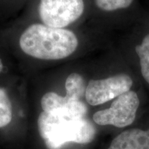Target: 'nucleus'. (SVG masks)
Returning a JSON list of instances; mask_svg holds the SVG:
<instances>
[{"label":"nucleus","mask_w":149,"mask_h":149,"mask_svg":"<svg viewBox=\"0 0 149 149\" xmlns=\"http://www.w3.org/2000/svg\"><path fill=\"white\" fill-rule=\"evenodd\" d=\"M133 0H95L99 8L104 11H114L128 8Z\"/></svg>","instance_id":"9b49d317"},{"label":"nucleus","mask_w":149,"mask_h":149,"mask_svg":"<svg viewBox=\"0 0 149 149\" xmlns=\"http://www.w3.org/2000/svg\"><path fill=\"white\" fill-rule=\"evenodd\" d=\"M37 125L48 149H60L69 142L88 144L96 133L95 128L86 117L62 111H42Z\"/></svg>","instance_id":"f03ea898"},{"label":"nucleus","mask_w":149,"mask_h":149,"mask_svg":"<svg viewBox=\"0 0 149 149\" xmlns=\"http://www.w3.org/2000/svg\"><path fill=\"white\" fill-rule=\"evenodd\" d=\"M108 149H149V129L125 130L112 141Z\"/></svg>","instance_id":"0eeeda50"},{"label":"nucleus","mask_w":149,"mask_h":149,"mask_svg":"<svg viewBox=\"0 0 149 149\" xmlns=\"http://www.w3.org/2000/svg\"><path fill=\"white\" fill-rule=\"evenodd\" d=\"M135 51L140 61L141 74L149 84V34L144 37L141 44L136 46Z\"/></svg>","instance_id":"9d476101"},{"label":"nucleus","mask_w":149,"mask_h":149,"mask_svg":"<svg viewBox=\"0 0 149 149\" xmlns=\"http://www.w3.org/2000/svg\"><path fill=\"white\" fill-rule=\"evenodd\" d=\"M84 0H41L39 15L42 24L57 29H66L82 15Z\"/></svg>","instance_id":"7ed1b4c3"},{"label":"nucleus","mask_w":149,"mask_h":149,"mask_svg":"<svg viewBox=\"0 0 149 149\" xmlns=\"http://www.w3.org/2000/svg\"><path fill=\"white\" fill-rule=\"evenodd\" d=\"M65 88L67 95L77 100H81L84 95H85L86 86L82 76L77 72H72L66 78Z\"/></svg>","instance_id":"6e6552de"},{"label":"nucleus","mask_w":149,"mask_h":149,"mask_svg":"<svg viewBox=\"0 0 149 149\" xmlns=\"http://www.w3.org/2000/svg\"><path fill=\"white\" fill-rule=\"evenodd\" d=\"M41 106L43 111L46 112L62 111L84 117L87 113L86 106L81 100L72 98L67 95L61 96L54 92L46 93L42 96Z\"/></svg>","instance_id":"423d86ee"},{"label":"nucleus","mask_w":149,"mask_h":149,"mask_svg":"<svg viewBox=\"0 0 149 149\" xmlns=\"http://www.w3.org/2000/svg\"><path fill=\"white\" fill-rule=\"evenodd\" d=\"M3 70V64L2 62V61H1V59H0V73L1 72H2Z\"/></svg>","instance_id":"f8f14e48"},{"label":"nucleus","mask_w":149,"mask_h":149,"mask_svg":"<svg viewBox=\"0 0 149 149\" xmlns=\"http://www.w3.org/2000/svg\"><path fill=\"white\" fill-rule=\"evenodd\" d=\"M139 105L137 93L129 91L117 97L109 109L97 111L93 115V121L98 125L124 128L134 122Z\"/></svg>","instance_id":"20e7f679"},{"label":"nucleus","mask_w":149,"mask_h":149,"mask_svg":"<svg viewBox=\"0 0 149 149\" xmlns=\"http://www.w3.org/2000/svg\"><path fill=\"white\" fill-rule=\"evenodd\" d=\"M13 118L12 104L7 91L0 87V128L10 124Z\"/></svg>","instance_id":"1a4fd4ad"},{"label":"nucleus","mask_w":149,"mask_h":149,"mask_svg":"<svg viewBox=\"0 0 149 149\" xmlns=\"http://www.w3.org/2000/svg\"><path fill=\"white\" fill-rule=\"evenodd\" d=\"M132 85L133 80L126 74L91 79L86 88V100L91 106L100 105L129 91Z\"/></svg>","instance_id":"39448f33"},{"label":"nucleus","mask_w":149,"mask_h":149,"mask_svg":"<svg viewBox=\"0 0 149 149\" xmlns=\"http://www.w3.org/2000/svg\"><path fill=\"white\" fill-rule=\"evenodd\" d=\"M19 45L24 54L45 61L68 58L77 51L79 40L69 29H57L43 24H31L19 37Z\"/></svg>","instance_id":"f257e3e1"}]
</instances>
